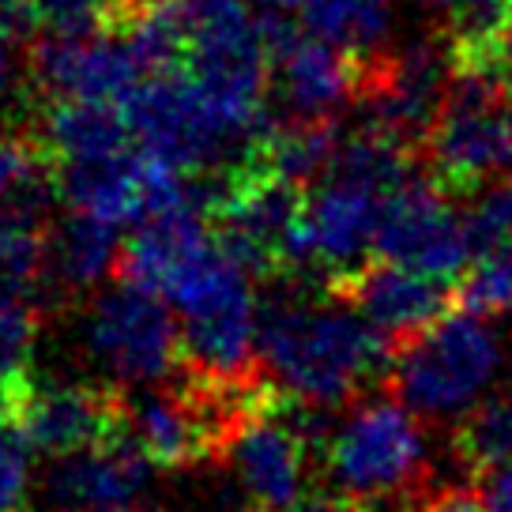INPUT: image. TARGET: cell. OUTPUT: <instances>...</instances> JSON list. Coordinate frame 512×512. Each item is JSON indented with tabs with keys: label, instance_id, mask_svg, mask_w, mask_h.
<instances>
[{
	"label": "cell",
	"instance_id": "cell-5",
	"mask_svg": "<svg viewBox=\"0 0 512 512\" xmlns=\"http://www.w3.org/2000/svg\"><path fill=\"white\" fill-rule=\"evenodd\" d=\"M324 467L339 490L354 501H392L415 490L430 464V445L422 433V415L392 396H362L324 445Z\"/></svg>",
	"mask_w": 512,
	"mask_h": 512
},
{
	"label": "cell",
	"instance_id": "cell-30",
	"mask_svg": "<svg viewBox=\"0 0 512 512\" xmlns=\"http://www.w3.org/2000/svg\"><path fill=\"white\" fill-rule=\"evenodd\" d=\"M486 68L497 72L501 80L509 83V91H512V19L505 23V31L497 34L494 49H490V57H486Z\"/></svg>",
	"mask_w": 512,
	"mask_h": 512
},
{
	"label": "cell",
	"instance_id": "cell-12",
	"mask_svg": "<svg viewBox=\"0 0 512 512\" xmlns=\"http://www.w3.org/2000/svg\"><path fill=\"white\" fill-rule=\"evenodd\" d=\"M328 290L351 302L366 320H373L392 339V347L418 336L433 320L445 317L452 302H460V290H452V279L426 275L400 260H377V264L366 260L362 268L328 279Z\"/></svg>",
	"mask_w": 512,
	"mask_h": 512
},
{
	"label": "cell",
	"instance_id": "cell-34",
	"mask_svg": "<svg viewBox=\"0 0 512 512\" xmlns=\"http://www.w3.org/2000/svg\"><path fill=\"white\" fill-rule=\"evenodd\" d=\"M95 512H147L140 505H113V509H95Z\"/></svg>",
	"mask_w": 512,
	"mask_h": 512
},
{
	"label": "cell",
	"instance_id": "cell-9",
	"mask_svg": "<svg viewBox=\"0 0 512 512\" xmlns=\"http://www.w3.org/2000/svg\"><path fill=\"white\" fill-rule=\"evenodd\" d=\"M155 479V464L132 437L117 433L91 448L53 456L34 482V512H95L113 505H136Z\"/></svg>",
	"mask_w": 512,
	"mask_h": 512
},
{
	"label": "cell",
	"instance_id": "cell-28",
	"mask_svg": "<svg viewBox=\"0 0 512 512\" xmlns=\"http://www.w3.org/2000/svg\"><path fill=\"white\" fill-rule=\"evenodd\" d=\"M31 31H38L34 0H0V38L23 42Z\"/></svg>",
	"mask_w": 512,
	"mask_h": 512
},
{
	"label": "cell",
	"instance_id": "cell-25",
	"mask_svg": "<svg viewBox=\"0 0 512 512\" xmlns=\"http://www.w3.org/2000/svg\"><path fill=\"white\" fill-rule=\"evenodd\" d=\"M34 452L31 437L19 422L0 426V512H23L34 494Z\"/></svg>",
	"mask_w": 512,
	"mask_h": 512
},
{
	"label": "cell",
	"instance_id": "cell-29",
	"mask_svg": "<svg viewBox=\"0 0 512 512\" xmlns=\"http://www.w3.org/2000/svg\"><path fill=\"white\" fill-rule=\"evenodd\" d=\"M283 512H366V505L339 490V494H302Z\"/></svg>",
	"mask_w": 512,
	"mask_h": 512
},
{
	"label": "cell",
	"instance_id": "cell-17",
	"mask_svg": "<svg viewBox=\"0 0 512 512\" xmlns=\"http://www.w3.org/2000/svg\"><path fill=\"white\" fill-rule=\"evenodd\" d=\"M61 200V170L38 136H0V211L46 223L49 208Z\"/></svg>",
	"mask_w": 512,
	"mask_h": 512
},
{
	"label": "cell",
	"instance_id": "cell-26",
	"mask_svg": "<svg viewBox=\"0 0 512 512\" xmlns=\"http://www.w3.org/2000/svg\"><path fill=\"white\" fill-rule=\"evenodd\" d=\"M411 512H497L486 505V497L479 490H437V494L422 497L411 505Z\"/></svg>",
	"mask_w": 512,
	"mask_h": 512
},
{
	"label": "cell",
	"instance_id": "cell-23",
	"mask_svg": "<svg viewBox=\"0 0 512 512\" xmlns=\"http://www.w3.org/2000/svg\"><path fill=\"white\" fill-rule=\"evenodd\" d=\"M34 16L53 38H83L121 27L117 0H34Z\"/></svg>",
	"mask_w": 512,
	"mask_h": 512
},
{
	"label": "cell",
	"instance_id": "cell-6",
	"mask_svg": "<svg viewBox=\"0 0 512 512\" xmlns=\"http://www.w3.org/2000/svg\"><path fill=\"white\" fill-rule=\"evenodd\" d=\"M452 49L445 34L400 49H373L358 57V95L366 128L403 144L422 159L433 125L441 117L452 80Z\"/></svg>",
	"mask_w": 512,
	"mask_h": 512
},
{
	"label": "cell",
	"instance_id": "cell-18",
	"mask_svg": "<svg viewBox=\"0 0 512 512\" xmlns=\"http://www.w3.org/2000/svg\"><path fill=\"white\" fill-rule=\"evenodd\" d=\"M339 144H343V132H339L336 117H298L294 113L290 121H275L260 159L279 177H287L302 189H313L336 162Z\"/></svg>",
	"mask_w": 512,
	"mask_h": 512
},
{
	"label": "cell",
	"instance_id": "cell-1",
	"mask_svg": "<svg viewBox=\"0 0 512 512\" xmlns=\"http://www.w3.org/2000/svg\"><path fill=\"white\" fill-rule=\"evenodd\" d=\"M332 294V290H328ZM260 369L298 400L343 407L392 369V339L351 302H313L298 287L264 298L256 317Z\"/></svg>",
	"mask_w": 512,
	"mask_h": 512
},
{
	"label": "cell",
	"instance_id": "cell-24",
	"mask_svg": "<svg viewBox=\"0 0 512 512\" xmlns=\"http://www.w3.org/2000/svg\"><path fill=\"white\" fill-rule=\"evenodd\" d=\"M464 226L475 256L490 253L494 245L512 238V177L490 181L475 192L471 208L464 211Z\"/></svg>",
	"mask_w": 512,
	"mask_h": 512
},
{
	"label": "cell",
	"instance_id": "cell-16",
	"mask_svg": "<svg viewBox=\"0 0 512 512\" xmlns=\"http://www.w3.org/2000/svg\"><path fill=\"white\" fill-rule=\"evenodd\" d=\"M42 140L57 162L110 159L136 147L125 110L117 102H87V98H53L42 121Z\"/></svg>",
	"mask_w": 512,
	"mask_h": 512
},
{
	"label": "cell",
	"instance_id": "cell-33",
	"mask_svg": "<svg viewBox=\"0 0 512 512\" xmlns=\"http://www.w3.org/2000/svg\"><path fill=\"white\" fill-rule=\"evenodd\" d=\"M260 4H268L275 12H302L309 0H260Z\"/></svg>",
	"mask_w": 512,
	"mask_h": 512
},
{
	"label": "cell",
	"instance_id": "cell-14",
	"mask_svg": "<svg viewBox=\"0 0 512 512\" xmlns=\"http://www.w3.org/2000/svg\"><path fill=\"white\" fill-rule=\"evenodd\" d=\"M19 426L46 456H68L125 433L121 388L91 384H27Z\"/></svg>",
	"mask_w": 512,
	"mask_h": 512
},
{
	"label": "cell",
	"instance_id": "cell-22",
	"mask_svg": "<svg viewBox=\"0 0 512 512\" xmlns=\"http://www.w3.org/2000/svg\"><path fill=\"white\" fill-rule=\"evenodd\" d=\"M460 305L486 313V317L512 313V238L494 245L490 253L475 256L464 287H460Z\"/></svg>",
	"mask_w": 512,
	"mask_h": 512
},
{
	"label": "cell",
	"instance_id": "cell-36",
	"mask_svg": "<svg viewBox=\"0 0 512 512\" xmlns=\"http://www.w3.org/2000/svg\"><path fill=\"white\" fill-rule=\"evenodd\" d=\"M426 4H433V0H426Z\"/></svg>",
	"mask_w": 512,
	"mask_h": 512
},
{
	"label": "cell",
	"instance_id": "cell-8",
	"mask_svg": "<svg viewBox=\"0 0 512 512\" xmlns=\"http://www.w3.org/2000/svg\"><path fill=\"white\" fill-rule=\"evenodd\" d=\"M377 253L437 279H456L475 264L464 215L452 211L445 185L418 166L381 200Z\"/></svg>",
	"mask_w": 512,
	"mask_h": 512
},
{
	"label": "cell",
	"instance_id": "cell-2",
	"mask_svg": "<svg viewBox=\"0 0 512 512\" xmlns=\"http://www.w3.org/2000/svg\"><path fill=\"white\" fill-rule=\"evenodd\" d=\"M505 373L509 343L501 328L486 313L460 305L392 351L388 381L415 415L460 422L494 392Z\"/></svg>",
	"mask_w": 512,
	"mask_h": 512
},
{
	"label": "cell",
	"instance_id": "cell-4",
	"mask_svg": "<svg viewBox=\"0 0 512 512\" xmlns=\"http://www.w3.org/2000/svg\"><path fill=\"white\" fill-rule=\"evenodd\" d=\"M83 354L113 388L170 381L185 369L181 320L162 294L121 279L87 305Z\"/></svg>",
	"mask_w": 512,
	"mask_h": 512
},
{
	"label": "cell",
	"instance_id": "cell-32",
	"mask_svg": "<svg viewBox=\"0 0 512 512\" xmlns=\"http://www.w3.org/2000/svg\"><path fill=\"white\" fill-rule=\"evenodd\" d=\"M27 384H31V377L12 381V384H0V426L19 422V407H23V392H27Z\"/></svg>",
	"mask_w": 512,
	"mask_h": 512
},
{
	"label": "cell",
	"instance_id": "cell-20",
	"mask_svg": "<svg viewBox=\"0 0 512 512\" xmlns=\"http://www.w3.org/2000/svg\"><path fill=\"white\" fill-rule=\"evenodd\" d=\"M452 452L471 471V479L501 460H512V381L497 384L486 400L456 422Z\"/></svg>",
	"mask_w": 512,
	"mask_h": 512
},
{
	"label": "cell",
	"instance_id": "cell-15",
	"mask_svg": "<svg viewBox=\"0 0 512 512\" xmlns=\"http://www.w3.org/2000/svg\"><path fill=\"white\" fill-rule=\"evenodd\" d=\"M121 238L117 226L95 215L72 211L68 219L46 230V272L38 287V305L61 302L68 294L95 290L106 275L121 268ZM46 309V305H42Z\"/></svg>",
	"mask_w": 512,
	"mask_h": 512
},
{
	"label": "cell",
	"instance_id": "cell-7",
	"mask_svg": "<svg viewBox=\"0 0 512 512\" xmlns=\"http://www.w3.org/2000/svg\"><path fill=\"white\" fill-rule=\"evenodd\" d=\"M192 46L185 72L219 106L241 117H268L264 95L272 87V53L256 19L234 0L192 4Z\"/></svg>",
	"mask_w": 512,
	"mask_h": 512
},
{
	"label": "cell",
	"instance_id": "cell-27",
	"mask_svg": "<svg viewBox=\"0 0 512 512\" xmlns=\"http://www.w3.org/2000/svg\"><path fill=\"white\" fill-rule=\"evenodd\" d=\"M475 490L486 497V505L497 512H512V460L486 467L475 475Z\"/></svg>",
	"mask_w": 512,
	"mask_h": 512
},
{
	"label": "cell",
	"instance_id": "cell-13",
	"mask_svg": "<svg viewBox=\"0 0 512 512\" xmlns=\"http://www.w3.org/2000/svg\"><path fill=\"white\" fill-rule=\"evenodd\" d=\"M34 80L49 98H87V102H125L140 80L144 64L125 34H83V38H53L34 49Z\"/></svg>",
	"mask_w": 512,
	"mask_h": 512
},
{
	"label": "cell",
	"instance_id": "cell-21",
	"mask_svg": "<svg viewBox=\"0 0 512 512\" xmlns=\"http://www.w3.org/2000/svg\"><path fill=\"white\" fill-rule=\"evenodd\" d=\"M42 305L31 294L0 290V384H12L27 377L34 336H38Z\"/></svg>",
	"mask_w": 512,
	"mask_h": 512
},
{
	"label": "cell",
	"instance_id": "cell-31",
	"mask_svg": "<svg viewBox=\"0 0 512 512\" xmlns=\"http://www.w3.org/2000/svg\"><path fill=\"white\" fill-rule=\"evenodd\" d=\"M16 80H19V68H16V42L0 38V110L8 106V98L16 95Z\"/></svg>",
	"mask_w": 512,
	"mask_h": 512
},
{
	"label": "cell",
	"instance_id": "cell-19",
	"mask_svg": "<svg viewBox=\"0 0 512 512\" xmlns=\"http://www.w3.org/2000/svg\"><path fill=\"white\" fill-rule=\"evenodd\" d=\"M305 31L347 53H373L392 31L388 0H309L302 8Z\"/></svg>",
	"mask_w": 512,
	"mask_h": 512
},
{
	"label": "cell",
	"instance_id": "cell-11",
	"mask_svg": "<svg viewBox=\"0 0 512 512\" xmlns=\"http://www.w3.org/2000/svg\"><path fill=\"white\" fill-rule=\"evenodd\" d=\"M313 445L305 433L283 415L279 392L275 400L241 422V430L230 437L223 452V464L230 467V479L238 482L241 497L253 512H283L305 494Z\"/></svg>",
	"mask_w": 512,
	"mask_h": 512
},
{
	"label": "cell",
	"instance_id": "cell-3",
	"mask_svg": "<svg viewBox=\"0 0 512 512\" xmlns=\"http://www.w3.org/2000/svg\"><path fill=\"white\" fill-rule=\"evenodd\" d=\"M422 162L448 192L475 196L512 177V91L490 68L456 64Z\"/></svg>",
	"mask_w": 512,
	"mask_h": 512
},
{
	"label": "cell",
	"instance_id": "cell-10",
	"mask_svg": "<svg viewBox=\"0 0 512 512\" xmlns=\"http://www.w3.org/2000/svg\"><path fill=\"white\" fill-rule=\"evenodd\" d=\"M264 46L272 53V76L279 98L298 117H336L358 95V53L332 46L324 38L298 34L283 12L268 8L256 16Z\"/></svg>",
	"mask_w": 512,
	"mask_h": 512
},
{
	"label": "cell",
	"instance_id": "cell-35",
	"mask_svg": "<svg viewBox=\"0 0 512 512\" xmlns=\"http://www.w3.org/2000/svg\"><path fill=\"white\" fill-rule=\"evenodd\" d=\"M192 4H211V0H192Z\"/></svg>",
	"mask_w": 512,
	"mask_h": 512
}]
</instances>
